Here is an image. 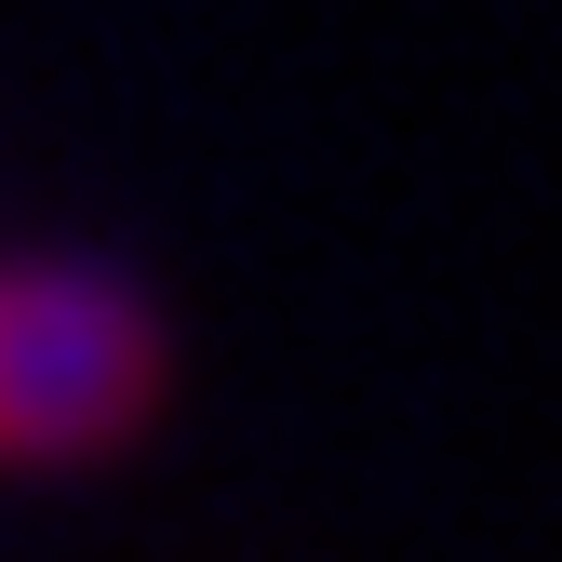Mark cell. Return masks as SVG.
I'll use <instances>...</instances> for the list:
<instances>
[{
	"instance_id": "obj_1",
	"label": "cell",
	"mask_w": 562,
	"mask_h": 562,
	"mask_svg": "<svg viewBox=\"0 0 562 562\" xmlns=\"http://www.w3.org/2000/svg\"><path fill=\"white\" fill-rule=\"evenodd\" d=\"M148 308L81 268H0V456H81L148 415Z\"/></svg>"
}]
</instances>
